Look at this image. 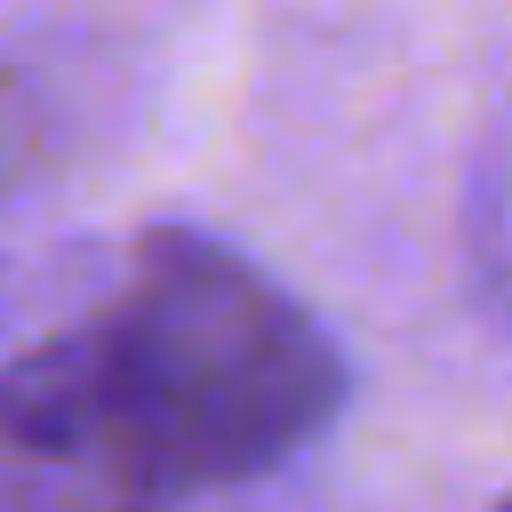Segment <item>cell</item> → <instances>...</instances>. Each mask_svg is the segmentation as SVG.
Here are the masks:
<instances>
[{
	"label": "cell",
	"mask_w": 512,
	"mask_h": 512,
	"mask_svg": "<svg viewBox=\"0 0 512 512\" xmlns=\"http://www.w3.org/2000/svg\"><path fill=\"white\" fill-rule=\"evenodd\" d=\"M336 336L240 248L160 224L128 288L0 368V440L96 464L136 496L240 488L336 424Z\"/></svg>",
	"instance_id": "cell-1"
},
{
	"label": "cell",
	"mask_w": 512,
	"mask_h": 512,
	"mask_svg": "<svg viewBox=\"0 0 512 512\" xmlns=\"http://www.w3.org/2000/svg\"><path fill=\"white\" fill-rule=\"evenodd\" d=\"M464 256H472V296L512 328V112L488 128L464 192Z\"/></svg>",
	"instance_id": "cell-2"
},
{
	"label": "cell",
	"mask_w": 512,
	"mask_h": 512,
	"mask_svg": "<svg viewBox=\"0 0 512 512\" xmlns=\"http://www.w3.org/2000/svg\"><path fill=\"white\" fill-rule=\"evenodd\" d=\"M496 512H512V496H504V504H496Z\"/></svg>",
	"instance_id": "cell-3"
}]
</instances>
